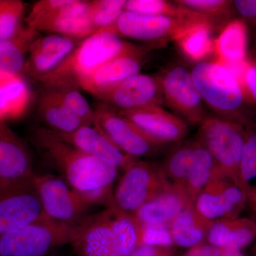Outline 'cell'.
Listing matches in <instances>:
<instances>
[{"mask_svg": "<svg viewBox=\"0 0 256 256\" xmlns=\"http://www.w3.org/2000/svg\"><path fill=\"white\" fill-rule=\"evenodd\" d=\"M124 11L170 16L182 20H191L203 16L185 9L176 3L174 4L164 0H128L126 2Z\"/></svg>", "mask_w": 256, "mask_h": 256, "instance_id": "4dcf8cb0", "label": "cell"}, {"mask_svg": "<svg viewBox=\"0 0 256 256\" xmlns=\"http://www.w3.org/2000/svg\"><path fill=\"white\" fill-rule=\"evenodd\" d=\"M220 256H244L240 250H223Z\"/></svg>", "mask_w": 256, "mask_h": 256, "instance_id": "ee69618b", "label": "cell"}, {"mask_svg": "<svg viewBox=\"0 0 256 256\" xmlns=\"http://www.w3.org/2000/svg\"><path fill=\"white\" fill-rule=\"evenodd\" d=\"M208 244L222 250H242L256 239V220L226 218L212 223L206 236Z\"/></svg>", "mask_w": 256, "mask_h": 256, "instance_id": "7402d4cb", "label": "cell"}, {"mask_svg": "<svg viewBox=\"0 0 256 256\" xmlns=\"http://www.w3.org/2000/svg\"><path fill=\"white\" fill-rule=\"evenodd\" d=\"M80 42L57 34L36 37L28 48L24 72L40 80L55 70Z\"/></svg>", "mask_w": 256, "mask_h": 256, "instance_id": "d6986e66", "label": "cell"}, {"mask_svg": "<svg viewBox=\"0 0 256 256\" xmlns=\"http://www.w3.org/2000/svg\"><path fill=\"white\" fill-rule=\"evenodd\" d=\"M48 90L72 114L88 124H94L95 117L94 108L75 86L50 88Z\"/></svg>", "mask_w": 256, "mask_h": 256, "instance_id": "1f68e13d", "label": "cell"}, {"mask_svg": "<svg viewBox=\"0 0 256 256\" xmlns=\"http://www.w3.org/2000/svg\"><path fill=\"white\" fill-rule=\"evenodd\" d=\"M140 226V246L172 247L174 245L171 232L168 226Z\"/></svg>", "mask_w": 256, "mask_h": 256, "instance_id": "8d00e7d4", "label": "cell"}, {"mask_svg": "<svg viewBox=\"0 0 256 256\" xmlns=\"http://www.w3.org/2000/svg\"><path fill=\"white\" fill-rule=\"evenodd\" d=\"M140 48L112 32L100 30L82 40L55 70L38 80L48 88L77 87L82 78L101 66Z\"/></svg>", "mask_w": 256, "mask_h": 256, "instance_id": "3957f363", "label": "cell"}, {"mask_svg": "<svg viewBox=\"0 0 256 256\" xmlns=\"http://www.w3.org/2000/svg\"><path fill=\"white\" fill-rule=\"evenodd\" d=\"M76 192L88 206L90 207L94 205H106L108 208L112 206V192H114L112 186Z\"/></svg>", "mask_w": 256, "mask_h": 256, "instance_id": "74e56055", "label": "cell"}, {"mask_svg": "<svg viewBox=\"0 0 256 256\" xmlns=\"http://www.w3.org/2000/svg\"><path fill=\"white\" fill-rule=\"evenodd\" d=\"M77 224L48 218L37 220L0 237V256H46L57 248L70 244Z\"/></svg>", "mask_w": 256, "mask_h": 256, "instance_id": "8992f818", "label": "cell"}, {"mask_svg": "<svg viewBox=\"0 0 256 256\" xmlns=\"http://www.w3.org/2000/svg\"><path fill=\"white\" fill-rule=\"evenodd\" d=\"M159 78L164 104L188 124H200L206 117L204 106L191 72L176 66L166 69Z\"/></svg>", "mask_w": 256, "mask_h": 256, "instance_id": "4fadbf2b", "label": "cell"}, {"mask_svg": "<svg viewBox=\"0 0 256 256\" xmlns=\"http://www.w3.org/2000/svg\"><path fill=\"white\" fill-rule=\"evenodd\" d=\"M52 132L63 142L86 154L109 162L118 169L126 170L136 160L120 150L108 138L92 124H84L70 133Z\"/></svg>", "mask_w": 256, "mask_h": 256, "instance_id": "ffe728a7", "label": "cell"}, {"mask_svg": "<svg viewBox=\"0 0 256 256\" xmlns=\"http://www.w3.org/2000/svg\"><path fill=\"white\" fill-rule=\"evenodd\" d=\"M248 202L250 204V206L256 213V185L250 188L248 195Z\"/></svg>", "mask_w": 256, "mask_h": 256, "instance_id": "7bdbcfd3", "label": "cell"}, {"mask_svg": "<svg viewBox=\"0 0 256 256\" xmlns=\"http://www.w3.org/2000/svg\"><path fill=\"white\" fill-rule=\"evenodd\" d=\"M90 4L82 0L38 1L28 13L26 26L37 32L84 40L95 33L89 18Z\"/></svg>", "mask_w": 256, "mask_h": 256, "instance_id": "277c9868", "label": "cell"}, {"mask_svg": "<svg viewBox=\"0 0 256 256\" xmlns=\"http://www.w3.org/2000/svg\"><path fill=\"white\" fill-rule=\"evenodd\" d=\"M31 89L23 76L0 78V119L20 117L31 101Z\"/></svg>", "mask_w": 256, "mask_h": 256, "instance_id": "83f0119b", "label": "cell"}, {"mask_svg": "<svg viewBox=\"0 0 256 256\" xmlns=\"http://www.w3.org/2000/svg\"><path fill=\"white\" fill-rule=\"evenodd\" d=\"M245 98L256 104V64L249 62L240 82Z\"/></svg>", "mask_w": 256, "mask_h": 256, "instance_id": "f35d334b", "label": "cell"}, {"mask_svg": "<svg viewBox=\"0 0 256 256\" xmlns=\"http://www.w3.org/2000/svg\"><path fill=\"white\" fill-rule=\"evenodd\" d=\"M194 206L188 203L183 192L170 188L154 197L133 214L139 225L170 224L186 207Z\"/></svg>", "mask_w": 256, "mask_h": 256, "instance_id": "44dd1931", "label": "cell"}, {"mask_svg": "<svg viewBox=\"0 0 256 256\" xmlns=\"http://www.w3.org/2000/svg\"><path fill=\"white\" fill-rule=\"evenodd\" d=\"M252 256H256V239L252 249Z\"/></svg>", "mask_w": 256, "mask_h": 256, "instance_id": "f6af8a7d", "label": "cell"}, {"mask_svg": "<svg viewBox=\"0 0 256 256\" xmlns=\"http://www.w3.org/2000/svg\"><path fill=\"white\" fill-rule=\"evenodd\" d=\"M34 174L0 188V237L47 218Z\"/></svg>", "mask_w": 256, "mask_h": 256, "instance_id": "9c48e42d", "label": "cell"}, {"mask_svg": "<svg viewBox=\"0 0 256 256\" xmlns=\"http://www.w3.org/2000/svg\"><path fill=\"white\" fill-rule=\"evenodd\" d=\"M212 28V20H200L184 28L173 40L184 54L198 63L214 50V42L210 35Z\"/></svg>", "mask_w": 256, "mask_h": 256, "instance_id": "d4e9b609", "label": "cell"}, {"mask_svg": "<svg viewBox=\"0 0 256 256\" xmlns=\"http://www.w3.org/2000/svg\"><path fill=\"white\" fill-rule=\"evenodd\" d=\"M100 100L118 111L164 104L159 77L141 74L126 79Z\"/></svg>", "mask_w": 256, "mask_h": 256, "instance_id": "9a60e30c", "label": "cell"}, {"mask_svg": "<svg viewBox=\"0 0 256 256\" xmlns=\"http://www.w3.org/2000/svg\"><path fill=\"white\" fill-rule=\"evenodd\" d=\"M139 230L133 215L109 207L80 220L70 245L78 256H129L139 246Z\"/></svg>", "mask_w": 256, "mask_h": 256, "instance_id": "7a4b0ae2", "label": "cell"}, {"mask_svg": "<svg viewBox=\"0 0 256 256\" xmlns=\"http://www.w3.org/2000/svg\"><path fill=\"white\" fill-rule=\"evenodd\" d=\"M38 35L26 26L14 38L0 42V78L22 75L28 48Z\"/></svg>", "mask_w": 256, "mask_h": 256, "instance_id": "603a6c76", "label": "cell"}, {"mask_svg": "<svg viewBox=\"0 0 256 256\" xmlns=\"http://www.w3.org/2000/svg\"><path fill=\"white\" fill-rule=\"evenodd\" d=\"M30 139L42 159L75 191L112 186L118 168L56 137L50 130L34 128Z\"/></svg>", "mask_w": 256, "mask_h": 256, "instance_id": "6da1fadb", "label": "cell"}, {"mask_svg": "<svg viewBox=\"0 0 256 256\" xmlns=\"http://www.w3.org/2000/svg\"><path fill=\"white\" fill-rule=\"evenodd\" d=\"M248 202L246 192L217 169L194 204L197 213L210 223L238 217Z\"/></svg>", "mask_w": 256, "mask_h": 256, "instance_id": "7c38bea8", "label": "cell"}, {"mask_svg": "<svg viewBox=\"0 0 256 256\" xmlns=\"http://www.w3.org/2000/svg\"><path fill=\"white\" fill-rule=\"evenodd\" d=\"M247 26L242 20L229 22L214 42V52L218 63L228 65L246 60Z\"/></svg>", "mask_w": 256, "mask_h": 256, "instance_id": "cb8c5ba5", "label": "cell"}, {"mask_svg": "<svg viewBox=\"0 0 256 256\" xmlns=\"http://www.w3.org/2000/svg\"><path fill=\"white\" fill-rule=\"evenodd\" d=\"M34 174L30 152L21 138L0 119V188Z\"/></svg>", "mask_w": 256, "mask_h": 256, "instance_id": "ac0fdd59", "label": "cell"}, {"mask_svg": "<svg viewBox=\"0 0 256 256\" xmlns=\"http://www.w3.org/2000/svg\"><path fill=\"white\" fill-rule=\"evenodd\" d=\"M246 136L242 124L223 118L206 116L200 122L197 140L210 152L218 169L245 192L240 166Z\"/></svg>", "mask_w": 256, "mask_h": 256, "instance_id": "5b68a950", "label": "cell"}, {"mask_svg": "<svg viewBox=\"0 0 256 256\" xmlns=\"http://www.w3.org/2000/svg\"><path fill=\"white\" fill-rule=\"evenodd\" d=\"M126 0L90 1L89 18L95 32L114 24L124 11Z\"/></svg>", "mask_w": 256, "mask_h": 256, "instance_id": "836d02e7", "label": "cell"}, {"mask_svg": "<svg viewBox=\"0 0 256 256\" xmlns=\"http://www.w3.org/2000/svg\"><path fill=\"white\" fill-rule=\"evenodd\" d=\"M233 6L244 18L256 21V0H235Z\"/></svg>", "mask_w": 256, "mask_h": 256, "instance_id": "60d3db41", "label": "cell"}, {"mask_svg": "<svg viewBox=\"0 0 256 256\" xmlns=\"http://www.w3.org/2000/svg\"><path fill=\"white\" fill-rule=\"evenodd\" d=\"M118 112L161 144L178 142L188 134V122L176 114L165 110L162 106H150Z\"/></svg>", "mask_w": 256, "mask_h": 256, "instance_id": "2e32d148", "label": "cell"}, {"mask_svg": "<svg viewBox=\"0 0 256 256\" xmlns=\"http://www.w3.org/2000/svg\"><path fill=\"white\" fill-rule=\"evenodd\" d=\"M216 169V164L210 152L196 140L184 188L190 204L194 206L197 198L210 183Z\"/></svg>", "mask_w": 256, "mask_h": 256, "instance_id": "f1b7e54d", "label": "cell"}, {"mask_svg": "<svg viewBox=\"0 0 256 256\" xmlns=\"http://www.w3.org/2000/svg\"><path fill=\"white\" fill-rule=\"evenodd\" d=\"M212 224L197 213L194 206H190L172 222L169 227L174 244L190 249L203 244Z\"/></svg>", "mask_w": 256, "mask_h": 256, "instance_id": "4316f807", "label": "cell"}, {"mask_svg": "<svg viewBox=\"0 0 256 256\" xmlns=\"http://www.w3.org/2000/svg\"><path fill=\"white\" fill-rule=\"evenodd\" d=\"M25 5L20 0H0V42L18 36L24 28Z\"/></svg>", "mask_w": 256, "mask_h": 256, "instance_id": "d6a6232c", "label": "cell"}, {"mask_svg": "<svg viewBox=\"0 0 256 256\" xmlns=\"http://www.w3.org/2000/svg\"><path fill=\"white\" fill-rule=\"evenodd\" d=\"M223 250L210 244H200L192 248L184 256H220Z\"/></svg>", "mask_w": 256, "mask_h": 256, "instance_id": "b9f144b4", "label": "cell"}, {"mask_svg": "<svg viewBox=\"0 0 256 256\" xmlns=\"http://www.w3.org/2000/svg\"><path fill=\"white\" fill-rule=\"evenodd\" d=\"M33 178L47 218L60 223L75 225L86 217L90 206L63 178L35 173Z\"/></svg>", "mask_w": 256, "mask_h": 256, "instance_id": "8fae6325", "label": "cell"}, {"mask_svg": "<svg viewBox=\"0 0 256 256\" xmlns=\"http://www.w3.org/2000/svg\"><path fill=\"white\" fill-rule=\"evenodd\" d=\"M170 188L160 165L136 159L124 170L112 192L111 207L133 215L146 202Z\"/></svg>", "mask_w": 256, "mask_h": 256, "instance_id": "52a82bcc", "label": "cell"}, {"mask_svg": "<svg viewBox=\"0 0 256 256\" xmlns=\"http://www.w3.org/2000/svg\"><path fill=\"white\" fill-rule=\"evenodd\" d=\"M204 102L224 116H235L245 100L242 86L218 62H198L191 72Z\"/></svg>", "mask_w": 256, "mask_h": 256, "instance_id": "ba28073f", "label": "cell"}, {"mask_svg": "<svg viewBox=\"0 0 256 256\" xmlns=\"http://www.w3.org/2000/svg\"><path fill=\"white\" fill-rule=\"evenodd\" d=\"M37 114L47 129L55 132L70 133L88 124L72 114L50 90L38 98Z\"/></svg>", "mask_w": 256, "mask_h": 256, "instance_id": "484cf974", "label": "cell"}, {"mask_svg": "<svg viewBox=\"0 0 256 256\" xmlns=\"http://www.w3.org/2000/svg\"><path fill=\"white\" fill-rule=\"evenodd\" d=\"M172 247L153 246L140 245L136 248L129 256H174Z\"/></svg>", "mask_w": 256, "mask_h": 256, "instance_id": "ab89813d", "label": "cell"}, {"mask_svg": "<svg viewBox=\"0 0 256 256\" xmlns=\"http://www.w3.org/2000/svg\"><path fill=\"white\" fill-rule=\"evenodd\" d=\"M206 18H210L202 16L191 20H182L124 11L114 24L102 30L112 32L122 38L138 41L156 42L168 38L174 40L178 32L190 24Z\"/></svg>", "mask_w": 256, "mask_h": 256, "instance_id": "5bb4252c", "label": "cell"}, {"mask_svg": "<svg viewBox=\"0 0 256 256\" xmlns=\"http://www.w3.org/2000/svg\"><path fill=\"white\" fill-rule=\"evenodd\" d=\"M195 144L196 141L184 143L176 146L170 152L164 163L160 165L165 180L170 188L183 193H184Z\"/></svg>", "mask_w": 256, "mask_h": 256, "instance_id": "f546056e", "label": "cell"}, {"mask_svg": "<svg viewBox=\"0 0 256 256\" xmlns=\"http://www.w3.org/2000/svg\"><path fill=\"white\" fill-rule=\"evenodd\" d=\"M175 2L212 20L214 16H229L233 6V1L227 0H178Z\"/></svg>", "mask_w": 256, "mask_h": 256, "instance_id": "d590c367", "label": "cell"}, {"mask_svg": "<svg viewBox=\"0 0 256 256\" xmlns=\"http://www.w3.org/2000/svg\"><path fill=\"white\" fill-rule=\"evenodd\" d=\"M240 166V180L247 194L250 182L256 178V130L248 128Z\"/></svg>", "mask_w": 256, "mask_h": 256, "instance_id": "e575fe53", "label": "cell"}, {"mask_svg": "<svg viewBox=\"0 0 256 256\" xmlns=\"http://www.w3.org/2000/svg\"><path fill=\"white\" fill-rule=\"evenodd\" d=\"M142 48L110 60L82 78L77 87L102 98L126 79L140 74L142 66Z\"/></svg>", "mask_w": 256, "mask_h": 256, "instance_id": "e0dca14e", "label": "cell"}, {"mask_svg": "<svg viewBox=\"0 0 256 256\" xmlns=\"http://www.w3.org/2000/svg\"><path fill=\"white\" fill-rule=\"evenodd\" d=\"M94 108L92 126L127 156L134 159L150 156L162 146L110 106L102 102Z\"/></svg>", "mask_w": 256, "mask_h": 256, "instance_id": "30bf717a", "label": "cell"}]
</instances>
